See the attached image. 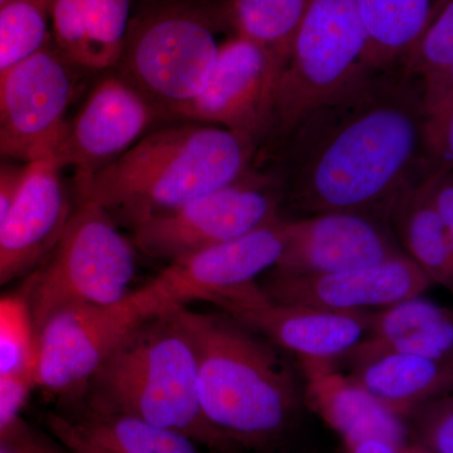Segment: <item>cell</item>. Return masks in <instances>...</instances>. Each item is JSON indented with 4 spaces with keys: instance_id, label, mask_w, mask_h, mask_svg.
Here are the masks:
<instances>
[{
    "instance_id": "6da1fadb",
    "label": "cell",
    "mask_w": 453,
    "mask_h": 453,
    "mask_svg": "<svg viewBox=\"0 0 453 453\" xmlns=\"http://www.w3.org/2000/svg\"><path fill=\"white\" fill-rule=\"evenodd\" d=\"M413 80L403 68L372 70L310 112L288 135L283 201L308 214L390 217L427 164Z\"/></svg>"
},
{
    "instance_id": "7a4b0ae2",
    "label": "cell",
    "mask_w": 453,
    "mask_h": 453,
    "mask_svg": "<svg viewBox=\"0 0 453 453\" xmlns=\"http://www.w3.org/2000/svg\"><path fill=\"white\" fill-rule=\"evenodd\" d=\"M172 310L195 347L208 422L235 449L280 442L303 403L299 377L282 349L225 312Z\"/></svg>"
},
{
    "instance_id": "3957f363",
    "label": "cell",
    "mask_w": 453,
    "mask_h": 453,
    "mask_svg": "<svg viewBox=\"0 0 453 453\" xmlns=\"http://www.w3.org/2000/svg\"><path fill=\"white\" fill-rule=\"evenodd\" d=\"M252 151L250 136L216 125L155 131L79 184L81 201L121 211L134 225L240 180Z\"/></svg>"
},
{
    "instance_id": "277c9868",
    "label": "cell",
    "mask_w": 453,
    "mask_h": 453,
    "mask_svg": "<svg viewBox=\"0 0 453 453\" xmlns=\"http://www.w3.org/2000/svg\"><path fill=\"white\" fill-rule=\"evenodd\" d=\"M89 384L96 410L129 414L217 451L235 449L205 418L195 347L172 309L138 325Z\"/></svg>"
},
{
    "instance_id": "5b68a950",
    "label": "cell",
    "mask_w": 453,
    "mask_h": 453,
    "mask_svg": "<svg viewBox=\"0 0 453 453\" xmlns=\"http://www.w3.org/2000/svg\"><path fill=\"white\" fill-rule=\"evenodd\" d=\"M135 273V247L111 213L81 201L33 280L27 303L35 329L65 310L119 303L134 290Z\"/></svg>"
},
{
    "instance_id": "8992f818",
    "label": "cell",
    "mask_w": 453,
    "mask_h": 453,
    "mask_svg": "<svg viewBox=\"0 0 453 453\" xmlns=\"http://www.w3.org/2000/svg\"><path fill=\"white\" fill-rule=\"evenodd\" d=\"M371 71L357 0H309L280 79L271 130L290 135L316 107Z\"/></svg>"
},
{
    "instance_id": "52a82bcc",
    "label": "cell",
    "mask_w": 453,
    "mask_h": 453,
    "mask_svg": "<svg viewBox=\"0 0 453 453\" xmlns=\"http://www.w3.org/2000/svg\"><path fill=\"white\" fill-rule=\"evenodd\" d=\"M219 47L202 13L164 9L130 26L118 65L151 105L179 115L207 85Z\"/></svg>"
},
{
    "instance_id": "ba28073f",
    "label": "cell",
    "mask_w": 453,
    "mask_h": 453,
    "mask_svg": "<svg viewBox=\"0 0 453 453\" xmlns=\"http://www.w3.org/2000/svg\"><path fill=\"white\" fill-rule=\"evenodd\" d=\"M282 203V187L246 174L229 186L134 223V242L149 257L172 262L277 222Z\"/></svg>"
},
{
    "instance_id": "9c48e42d",
    "label": "cell",
    "mask_w": 453,
    "mask_h": 453,
    "mask_svg": "<svg viewBox=\"0 0 453 453\" xmlns=\"http://www.w3.org/2000/svg\"><path fill=\"white\" fill-rule=\"evenodd\" d=\"M151 316L139 288L112 305L50 316L35 329V388L70 395L89 386L122 340Z\"/></svg>"
},
{
    "instance_id": "30bf717a",
    "label": "cell",
    "mask_w": 453,
    "mask_h": 453,
    "mask_svg": "<svg viewBox=\"0 0 453 453\" xmlns=\"http://www.w3.org/2000/svg\"><path fill=\"white\" fill-rule=\"evenodd\" d=\"M68 64L52 41L0 76V160L28 164L57 149L73 92Z\"/></svg>"
},
{
    "instance_id": "8fae6325",
    "label": "cell",
    "mask_w": 453,
    "mask_h": 453,
    "mask_svg": "<svg viewBox=\"0 0 453 453\" xmlns=\"http://www.w3.org/2000/svg\"><path fill=\"white\" fill-rule=\"evenodd\" d=\"M211 303L283 351L299 357L303 365L333 366L371 329L372 311H332L276 303L256 282Z\"/></svg>"
},
{
    "instance_id": "7c38bea8",
    "label": "cell",
    "mask_w": 453,
    "mask_h": 453,
    "mask_svg": "<svg viewBox=\"0 0 453 453\" xmlns=\"http://www.w3.org/2000/svg\"><path fill=\"white\" fill-rule=\"evenodd\" d=\"M282 219L251 234L168 262L139 290L159 315L195 301L211 303L235 288L256 282L281 256Z\"/></svg>"
},
{
    "instance_id": "4fadbf2b",
    "label": "cell",
    "mask_w": 453,
    "mask_h": 453,
    "mask_svg": "<svg viewBox=\"0 0 453 453\" xmlns=\"http://www.w3.org/2000/svg\"><path fill=\"white\" fill-rule=\"evenodd\" d=\"M283 67L273 50L235 35L220 44L207 85L178 116L255 140L273 127Z\"/></svg>"
},
{
    "instance_id": "5bb4252c",
    "label": "cell",
    "mask_w": 453,
    "mask_h": 453,
    "mask_svg": "<svg viewBox=\"0 0 453 453\" xmlns=\"http://www.w3.org/2000/svg\"><path fill=\"white\" fill-rule=\"evenodd\" d=\"M380 217L327 211L282 219L283 249L273 275L315 276L380 264L404 251Z\"/></svg>"
},
{
    "instance_id": "9a60e30c",
    "label": "cell",
    "mask_w": 453,
    "mask_h": 453,
    "mask_svg": "<svg viewBox=\"0 0 453 453\" xmlns=\"http://www.w3.org/2000/svg\"><path fill=\"white\" fill-rule=\"evenodd\" d=\"M154 119V106L121 76L98 82L77 115L65 121L56 155L64 170L73 169L81 184L115 162L142 139Z\"/></svg>"
},
{
    "instance_id": "2e32d148",
    "label": "cell",
    "mask_w": 453,
    "mask_h": 453,
    "mask_svg": "<svg viewBox=\"0 0 453 453\" xmlns=\"http://www.w3.org/2000/svg\"><path fill=\"white\" fill-rule=\"evenodd\" d=\"M56 149L26 164L0 225V290L40 266L55 249L73 211Z\"/></svg>"
},
{
    "instance_id": "e0dca14e",
    "label": "cell",
    "mask_w": 453,
    "mask_h": 453,
    "mask_svg": "<svg viewBox=\"0 0 453 453\" xmlns=\"http://www.w3.org/2000/svg\"><path fill=\"white\" fill-rule=\"evenodd\" d=\"M434 285L407 253L371 266L315 276L270 273L262 290L276 303L332 311H371L423 296Z\"/></svg>"
},
{
    "instance_id": "ac0fdd59",
    "label": "cell",
    "mask_w": 453,
    "mask_h": 453,
    "mask_svg": "<svg viewBox=\"0 0 453 453\" xmlns=\"http://www.w3.org/2000/svg\"><path fill=\"white\" fill-rule=\"evenodd\" d=\"M131 0H50L57 49L71 64L116 67L129 33Z\"/></svg>"
},
{
    "instance_id": "d6986e66",
    "label": "cell",
    "mask_w": 453,
    "mask_h": 453,
    "mask_svg": "<svg viewBox=\"0 0 453 453\" xmlns=\"http://www.w3.org/2000/svg\"><path fill=\"white\" fill-rule=\"evenodd\" d=\"M384 353L453 362V310L418 296L372 312L368 335L345 357L356 365Z\"/></svg>"
},
{
    "instance_id": "ffe728a7",
    "label": "cell",
    "mask_w": 453,
    "mask_h": 453,
    "mask_svg": "<svg viewBox=\"0 0 453 453\" xmlns=\"http://www.w3.org/2000/svg\"><path fill=\"white\" fill-rule=\"evenodd\" d=\"M47 425L71 453H203L178 432L96 408L81 418L50 414Z\"/></svg>"
},
{
    "instance_id": "44dd1931",
    "label": "cell",
    "mask_w": 453,
    "mask_h": 453,
    "mask_svg": "<svg viewBox=\"0 0 453 453\" xmlns=\"http://www.w3.org/2000/svg\"><path fill=\"white\" fill-rule=\"evenodd\" d=\"M305 398L342 438L380 436L404 447L410 442L407 423L387 410L374 396L333 366L303 365Z\"/></svg>"
},
{
    "instance_id": "7402d4cb",
    "label": "cell",
    "mask_w": 453,
    "mask_h": 453,
    "mask_svg": "<svg viewBox=\"0 0 453 453\" xmlns=\"http://www.w3.org/2000/svg\"><path fill=\"white\" fill-rule=\"evenodd\" d=\"M348 377L403 421L453 392V362L411 354H380L353 365Z\"/></svg>"
},
{
    "instance_id": "603a6c76",
    "label": "cell",
    "mask_w": 453,
    "mask_h": 453,
    "mask_svg": "<svg viewBox=\"0 0 453 453\" xmlns=\"http://www.w3.org/2000/svg\"><path fill=\"white\" fill-rule=\"evenodd\" d=\"M372 70L403 68L447 0H357Z\"/></svg>"
},
{
    "instance_id": "cb8c5ba5",
    "label": "cell",
    "mask_w": 453,
    "mask_h": 453,
    "mask_svg": "<svg viewBox=\"0 0 453 453\" xmlns=\"http://www.w3.org/2000/svg\"><path fill=\"white\" fill-rule=\"evenodd\" d=\"M427 174L405 190L393 207L390 219L395 220L404 252L425 270L434 285L449 288L453 249L432 201Z\"/></svg>"
},
{
    "instance_id": "d4e9b609",
    "label": "cell",
    "mask_w": 453,
    "mask_h": 453,
    "mask_svg": "<svg viewBox=\"0 0 453 453\" xmlns=\"http://www.w3.org/2000/svg\"><path fill=\"white\" fill-rule=\"evenodd\" d=\"M308 3L309 0H226V17L235 35L273 50L286 65Z\"/></svg>"
},
{
    "instance_id": "484cf974",
    "label": "cell",
    "mask_w": 453,
    "mask_h": 453,
    "mask_svg": "<svg viewBox=\"0 0 453 453\" xmlns=\"http://www.w3.org/2000/svg\"><path fill=\"white\" fill-rule=\"evenodd\" d=\"M52 41L50 0H7L0 5V76Z\"/></svg>"
},
{
    "instance_id": "4316f807",
    "label": "cell",
    "mask_w": 453,
    "mask_h": 453,
    "mask_svg": "<svg viewBox=\"0 0 453 453\" xmlns=\"http://www.w3.org/2000/svg\"><path fill=\"white\" fill-rule=\"evenodd\" d=\"M35 348V325L27 300L0 296V377H32Z\"/></svg>"
},
{
    "instance_id": "83f0119b",
    "label": "cell",
    "mask_w": 453,
    "mask_h": 453,
    "mask_svg": "<svg viewBox=\"0 0 453 453\" xmlns=\"http://www.w3.org/2000/svg\"><path fill=\"white\" fill-rule=\"evenodd\" d=\"M453 58V0H447L427 31L423 33L404 62L403 71L412 79L431 76Z\"/></svg>"
},
{
    "instance_id": "f1b7e54d",
    "label": "cell",
    "mask_w": 453,
    "mask_h": 453,
    "mask_svg": "<svg viewBox=\"0 0 453 453\" xmlns=\"http://www.w3.org/2000/svg\"><path fill=\"white\" fill-rule=\"evenodd\" d=\"M410 441L429 453H453V392L408 417Z\"/></svg>"
},
{
    "instance_id": "f546056e",
    "label": "cell",
    "mask_w": 453,
    "mask_h": 453,
    "mask_svg": "<svg viewBox=\"0 0 453 453\" xmlns=\"http://www.w3.org/2000/svg\"><path fill=\"white\" fill-rule=\"evenodd\" d=\"M423 150L428 172L453 169V96L425 112Z\"/></svg>"
},
{
    "instance_id": "4dcf8cb0",
    "label": "cell",
    "mask_w": 453,
    "mask_h": 453,
    "mask_svg": "<svg viewBox=\"0 0 453 453\" xmlns=\"http://www.w3.org/2000/svg\"><path fill=\"white\" fill-rule=\"evenodd\" d=\"M33 389L29 375L0 377V437L16 425Z\"/></svg>"
},
{
    "instance_id": "1f68e13d",
    "label": "cell",
    "mask_w": 453,
    "mask_h": 453,
    "mask_svg": "<svg viewBox=\"0 0 453 453\" xmlns=\"http://www.w3.org/2000/svg\"><path fill=\"white\" fill-rule=\"evenodd\" d=\"M432 201L449 235L453 249V169L428 172Z\"/></svg>"
},
{
    "instance_id": "d6a6232c",
    "label": "cell",
    "mask_w": 453,
    "mask_h": 453,
    "mask_svg": "<svg viewBox=\"0 0 453 453\" xmlns=\"http://www.w3.org/2000/svg\"><path fill=\"white\" fill-rule=\"evenodd\" d=\"M421 91L425 112L453 96V58L437 73L421 80Z\"/></svg>"
},
{
    "instance_id": "836d02e7",
    "label": "cell",
    "mask_w": 453,
    "mask_h": 453,
    "mask_svg": "<svg viewBox=\"0 0 453 453\" xmlns=\"http://www.w3.org/2000/svg\"><path fill=\"white\" fill-rule=\"evenodd\" d=\"M26 164L0 160V225L22 180Z\"/></svg>"
},
{
    "instance_id": "e575fe53",
    "label": "cell",
    "mask_w": 453,
    "mask_h": 453,
    "mask_svg": "<svg viewBox=\"0 0 453 453\" xmlns=\"http://www.w3.org/2000/svg\"><path fill=\"white\" fill-rule=\"evenodd\" d=\"M347 453H403L404 447L380 436H365L342 441Z\"/></svg>"
},
{
    "instance_id": "d590c367",
    "label": "cell",
    "mask_w": 453,
    "mask_h": 453,
    "mask_svg": "<svg viewBox=\"0 0 453 453\" xmlns=\"http://www.w3.org/2000/svg\"><path fill=\"white\" fill-rule=\"evenodd\" d=\"M403 453H429L427 449H423L422 446L417 445V443L412 442V441H410V442L407 443V445L404 446Z\"/></svg>"
},
{
    "instance_id": "8d00e7d4",
    "label": "cell",
    "mask_w": 453,
    "mask_h": 453,
    "mask_svg": "<svg viewBox=\"0 0 453 453\" xmlns=\"http://www.w3.org/2000/svg\"><path fill=\"white\" fill-rule=\"evenodd\" d=\"M0 453H12L7 451V449H3V447H0Z\"/></svg>"
},
{
    "instance_id": "74e56055",
    "label": "cell",
    "mask_w": 453,
    "mask_h": 453,
    "mask_svg": "<svg viewBox=\"0 0 453 453\" xmlns=\"http://www.w3.org/2000/svg\"><path fill=\"white\" fill-rule=\"evenodd\" d=\"M5 2H7V0H0V5L4 4Z\"/></svg>"
}]
</instances>
